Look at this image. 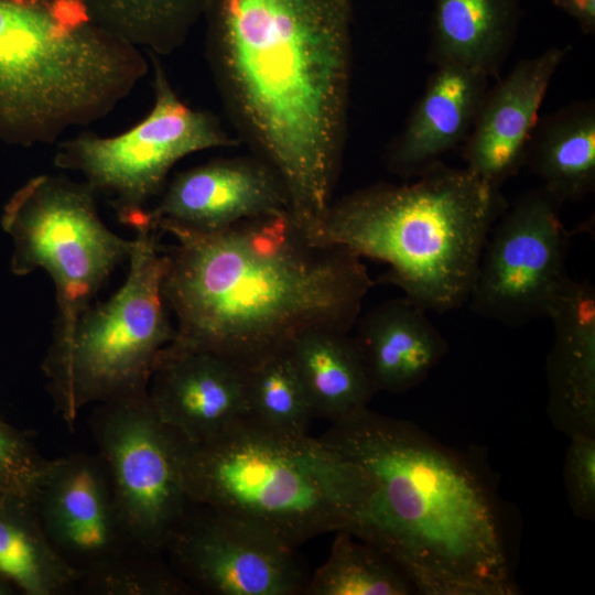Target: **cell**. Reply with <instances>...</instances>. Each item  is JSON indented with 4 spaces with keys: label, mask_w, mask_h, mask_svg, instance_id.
<instances>
[{
    "label": "cell",
    "mask_w": 595,
    "mask_h": 595,
    "mask_svg": "<svg viewBox=\"0 0 595 595\" xmlns=\"http://www.w3.org/2000/svg\"><path fill=\"white\" fill-rule=\"evenodd\" d=\"M354 0H209L207 53L241 139L314 234L334 201L348 121Z\"/></svg>",
    "instance_id": "1"
},
{
    "label": "cell",
    "mask_w": 595,
    "mask_h": 595,
    "mask_svg": "<svg viewBox=\"0 0 595 595\" xmlns=\"http://www.w3.org/2000/svg\"><path fill=\"white\" fill-rule=\"evenodd\" d=\"M162 281L171 345L242 366L314 328L351 332L376 284L346 247L314 240L289 212L216 232L178 227Z\"/></svg>",
    "instance_id": "2"
},
{
    "label": "cell",
    "mask_w": 595,
    "mask_h": 595,
    "mask_svg": "<svg viewBox=\"0 0 595 595\" xmlns=\"http://www.w3.org/2000/svg\"><path fill=\"white\" fill-rule=\"evenodd\" d=\"M320 441L350 462L361 496L347 530L424 595H513L489 494L456 452L414 423L363 408Z\"/></svg>",
    "instance_id": "3"
},
{
    "label": "cell",
    "mask_w": 595,
    "mask_h": 595,
    "mask_svg": "<svg viewBox=\"0 0 595 595\" xmlns=\"http://www.w3.org/2000/svg\"><path fill=\"white\" fill-rule=\"evenodd\" d=\"M410 180L334 199L311 237L385 263L381 282L426 312L446 313L467 304L488 235L508 202L468 169L442 162Z\"/></svg>",
    "instance_id": "4"
},
{
    "label": "cell",
    "mask_w": 595,
    "mask_h": 595,
    "mask_svg": "<svg viewBox=\"0 0 595 595\" xmlns=\"http://www.w3.org/2000/svg\"><path fill=\"white\" fill-rule=\"evenodd\" d=\"M148 68L78 0H0V140L53 143L106 117Z\"/></svg>",
    "instance_id": "5"
},
{
    "label": "cell",
    "mask_w": 595,
    "mask_h": 595,
    "mask_svg": "<svg viewBox=\"0 0 595 595\" xmlns=\"http://www.w3.org/2000/svg\"><path fill=\"white\" fill-rule=\"evenodd\" d=\"M176 437L191 502L255 523L294 549L346 530L347 472L320 439L280 433L249 418L204 441Z\"/></svg>",
    "instance_id": "6"
},
{
    "label": "cell",
    "mask_w": 595,
    "mask_h": 595,
    "mask_svg": "<svg viewBox=\"0 0 595 595\" xmlns=\"http://www.w3.org/2000/svg\"><path fill=\"white\" fill-rule=\"evenodd\" d=\"M134 230L122 286L108 301L91 304L69 339L48 348L42 365L54 409L69 429L90 403L147 394L156 358L174 337L162 294L167 255L155 228Z\"/></svg>",
    "instance_id": "7"
},
{
    "label": "cell",
    "mask_w": 595,
    "mask_h": 595,
    "mask_svg": "<svg viewBox=\"0 0 595 595\" xmlns=\"http://www.w3.org/2000/svg\"><path fill=\"white\" fill-rule=\"evenodd\" d=\"M55 551L94 595H181L187 592L163 554L141 547L128 529L106 467L96 454L47 463L30 496Z\"/></svg>",
    "instance_id": "8"
},
{
    "label": "cell",
    "mask_w": 595,
    "mask_h": 595,
    "mask_svg": "<svg viewBox=\"0 0 595 595\" xmlns=\"http://www.w3.org/2000/svg\"><path fill=\"white\" fill-rule=\"evenodd\" d=\"M0 223L13 245L12 273L23 277L42 269L54 283L57 316L50 348L60 347L116 266L129 258L132 239L104 224L85 182L50 174L18 188Z\"/></svg>",
    "instance_id": "9"
},
{
    "label": "cell",
    "mask_w": 595,
    "mask_h": 595,
    "mask_svg": "<svg viewBox=\"0 0 595 595\" xmlns=\"http://www.w3.org/2000/svg\"><path fill=\"white\" fill-rule=\"evenodd\" d=\"M150 55L154 71L150 111L116 136L83 132L66 140L54 158L56 167L80 173L95 194L109 201L119 220L133 229L148 225L149 203L163 191L180 160L240 143L210 112L186 105L155 55Z\"/></svg>",
    "instance_id": "10"
},
{
    "label": "cell",
    "mask_w": 595,
    "mask_h": 595,
    "mask_svg": "<svg viewBox=\"0 0 595 595\" xmlns=\"http://www.w3.org/2000/svg\"><path fill=\"white\" fill-rule=\"evenodd\" d=\"M89 425L128 529L145 550L163 554L192 504L180 475L176 433L158 418L148 393L98 403Z\"/></svg>",
    "instance_id": "11"
},
{
    "label": "cell",
    "mask_w": 595,
    "mask_h": 595,
    "mask_svg": "<svg viewBox=\"0 0 595 595\" xmlns=\"http://www.w3.org/2000/svg\"><path fill=\"white\" fill-rule=\"evenodd\" d=\"M561 207L544 188L521 194L494 224L467 304L510 327L548 317L570 278L569 239Z\"/></svg>",
    "instance_id": "12"
},
{
    "label": "cell",
    "mask_w": 595,
    "mask_h": 595,
    "mask_svg": "<svg viewBox=\"0 0 595 595\" xmlns=\"http://www.w3.org/2000/svg\"><path fill=\"white\" fill-rule=\"evenodd\" d=\"M163 554L191 589L214 595H295L309 578L295 549L273 533L193 502Z\"/></svg>",
    "instance_id": "13"
},
{
    "label": "cell",
    "mask_w": 595,
    "mask_h": 595,
    "mask_svg": "<svg viewBox=\"0 0 595 595\" xmlns=\"http://www.w3.org/2000/svg\"><path fill=\"white\" fill-rule=\"evenodd\" d=\"M289 212L277 173L261 159H220L177 174L145 219L153 228L173 226L216 232L240 221Z\"/></svg>",
    "instance_id": "14"
},
{
    "label": "cell",
    "mask_w": 595,
    "mask_h": 595,
    "mask_svg": "<svg viewBox=\"0 0 595 595\" xmlns=\"http://www.w3.org/2000/svg\"><path fill=\"white\" fill-rule=\"evenodd\" d=\"M567 51L552 46L523 58L487 89L463 142L466 169L499 188L518 173L550 83Z\"/></svg>",
    "instance_id": "15"
},
{
    "label": "cell",
    "mask_w": 595,
    "mask_h": 595,
    "mask_svg": "<svg viewBox=\"0 0 595 595\" xmlns=\"http://www.w3.org/2000/svg\"><path fill=\"white\" fill-rule=\"evenodd\" d=\"M148 398L158 418L191 442L213 437L248 413L237 364L210 351L170 343L156 358Z\"/></svg>",
    "instance_id": "16"
},
{
    "label": "cell",
    "mask_w": 595,
    "mask_h": 595,
    "mask_svg": "<svg viewBox=\"0 0 595 595\" xmlns=\"http://www.w3.org/2000/svg\"><path fill=\"white\" fill-rule=\"evenodd\" d=\"M548 318L553 342L545 364L547 412L567 436L595 435V289L569 278Z\"/></svg>",
    "instance_id": "17"
},
{
    "label": "cell",
    "mask_w": 595,
    "mask_h": 595,
    "mask_svg": "<svg viewBox=\"0 0 595 595\" xmlns=\"http://www.w3.org/2000/svg\"><path fill=\"white\" fill-rule=\"evenodd\" d=\"M488 79L464 66L436 65L402 131L387 150L388 169L400 177L413 178L464 142Z\"/></svg>",
    "instance_id": "18"
},
{
    "label": "cell",
    "mask_w": 595,
    "mask_h": 595,
    "mask_svg": "<svg viewBox=\"0 0 595 595\" xmlns=\"http://www.w3.org/2000/svg\"><path fill=\"white\" fill-rule=\"evenodd\" d=\"M355 326L354 338L377 392L419 386L448 353L426 311L405 296L360 314Z\"/></svg>",
    "instance_id": "19"
},
{
    "label": "cell",
    "mask_w": 595,
    "mask_h": 595,
    "mask_svg": "<svg viewBox=\"0 0 595 595\" xmlns=\"http://www.w3.org/2000/svg\"><path fill=\"white\" fill-rule=\"evenodd\" d=\"M520 0H435L429 57L487 77L506 62L520 22Z\"/></svg>",
    "instance_id": "20"
},
{
    "label": "cell",
    "mask_w": 595,
    "mask_h": 595,
    "mask_svg": "<svg viewBox=\"0 0 595 595\" xmlns=\"http://www.w3.org/2000/svg\"><path fill=\"white\" fill-rule=\"evenodd\" d=\"M289 354L314 418L339 421L377 393L350 332L310 329L293 339Z\"/></svg>",
    "instance_id": "21"
},
{
    "label": "cell",
    "mask_w": 595,
    "mask_h": 595,
    "mask_svg": "<svg viewBox=\"0 0 595 595\" xmlns=\"http://www.w3.org/2000/svg\"><path fill=\"white\" fill-rule=\"evenodd\" d=\"M524 164L560 204L578 202L595 190V104L571 102L541 118Z\"/></svg>",
    "instance_id": "22"
},
{
    "label": "cell",
    "mask_w": 595,
    "mask_h": 595,
    "mask_svg": "<svg viewBox=\"0 0 595 595\" xmlns=\"http://www.w3.org/2000/svg\"><path fill=\"white\" fill-rule=\"evenodd\" d=\"M0 575L26 595L78 589L76 572L50 543L30 497L0 495Z\"/></svg>",
    "instance_id": "23"
},
{
    "label": "cell",
    "mask_w": 595,
    "mask_h": 595,
    "mask_svg": "<svg viewBox=\"0 0 595 595\" xmlns=\"http://www.w3.org/2000/svg\"><path fill=\"white\" fill-rule=\"evenodd\" d=\"M100 26L148 51L167 55L204 18L209 0H78Z\"/></svg>",
    "instance_id": "24"
},
{
    "label": "cell",
    "mask_w": 595,
    "mask_h": 595,
    "mask_svg": "<svg viewBox=\"0 0 595 595\" xmlns=\"http://www.w3.org/2000/svg\"><path fill=\"white\" fill-rule=\"evenodd\" d=\"M239 367L244 378L247 418L280 433L309 434L314 415L289 347Z\"/></svg>",
    "instance_id": "25"
},
{
    "label": "cell",
    "mask_w": 595,
    "mask_h": 595,
    "mask_svg": "<svg viewBox=\"0 0 595 595\" xmlns=\"http://www.w3.org/2000/svg\"><path fill=\"white\" fill-rule=\"evenodd\" d=\"M415 589L382 552L347 531L336 532L327 559L307 578L309 595H409Z\"/></svg>",
    "instance_id": "26"
},
{
    "label": "cell",
    "mask_w": 595,
    "mask_h": 595,
    "mask_svg": "<svg viewBox=\"0 0 595 595\" xmlns=\"http://www.w3.org/2000/svg\"><path fill=\"white\" fill-rule=\"evenodd\" d=\"M46 463L31 437L0 415V495L30 497Z\"/></svg>",
    "instance_id": "27"
},
{
    "label": "cell",
    "mask_w": 595,
    "mask_h": 595,
    "mask_svg": "<svg viewBox=\"0 0 595 595\" xmlns=\"http://www.w3.org/2000/svg\"><path fill=\"white\" fill-rule=\"evenodd\" d=\"M563 478L569 506L580 519L595 518V435L574 433L569 436Z\"/></svg>",
    "instance_id": "28"
},
{
    "label": "cell",
    "mask_w": 595,
    "mask_h": 595,
    "mask_svg": "<svg viewBox=\"0 0 595 595\" xmlns=\"http://www.w3.org/2000/svg\"><path fill=\"white\" fill-rule=\"evenodd\" d=\"M552 3L573 19L582 33H595V0H552Z\"/></svg>",
    "instance_id": "29"
},
{
    "label": "cell",
    "mask_w": 595,
    "mask_h": 595,
    "mask_svg": "<svg viewBox=\"0 0 595 595\" xmlns=\"http://www.w3.org/2000/svg\"><path fill=\"white\" fill-rule=\"evenodd\" d=\"M12 586L0 575V595L10 594Z\"/></svg>",
    "instance_id": "30"
}]
</instances>
